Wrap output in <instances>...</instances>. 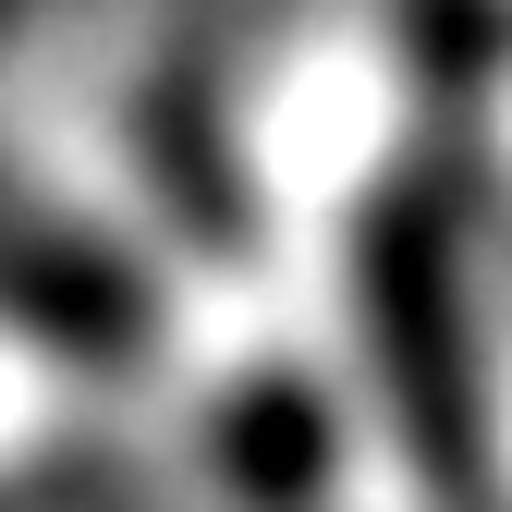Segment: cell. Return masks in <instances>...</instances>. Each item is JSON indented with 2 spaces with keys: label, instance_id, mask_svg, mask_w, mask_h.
I'll return each mask as SVG.
<instances>
[{
  "label": "cell",
  "instance_id": "obj_1",
  "mask_svg": "<svg viewBox=\"0 0 512 512\" xmlns=\"http://www.w3.org/2000/svg\"><path fill=\"white\" fill-rule=\"evenodd\" d=\"M354 330L378 366V403L403 427V464L427 476L439 512H512L500 500V439H488V366H476V317L464 269L427 196H391L354 244Z\"/></svg>",
  "mask_w": 512,
  "mask_h": 512
},
{
  "label": "cell",
  "instance_id": "obj_3",
  "mask_svg": "<svg viewBox=\"0 0 512 512\" xmlns=\"http://www.w3.org/2000/svg\"><path fill=\"white\" fill-rule=\"evenodd\" d=\"M0 13H13V0H0Z\"/></svg>",
  "mask_w": 512,
  "mask_h": 512
},
{
  "label": "cell",
  "instance_id": "obj_2",
  "mask_svg": "<svg viewBox=\"0 0 512 512\" xmlns=\"http://www.w3.org/2000/svg\"><path fill=\"white\" fill-rule=\"evenodd\" d=\"M0 305L25 330H49L61 354H86V366L147 354V293L110 269V244H86L61 208H37L13 171H0Z\"/></svg>",
  "mask_w": 512,
  "mask_h": 512
}]
</instances>
